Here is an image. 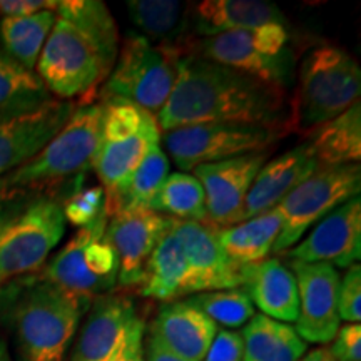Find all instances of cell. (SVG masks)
Wrapping results in <instances>:
<instances>
[{
    "mask_svg": "<svg viewBox=\"0 0 361 361\" xmlns=\"http://www.w3.org/2000/svg\"><path fill=\"white\" fill-rule=\"evenodd\" d=\"M360 164L319 168L276 206L283 218V228L271 252L291 250L324 216L351 197L360 196Z\"/></svg>",
    "mask_w": 361,
    "mask_h": 361,
    "instance_id": "9c48e42d",
    "label": "cell"
},
{
    "mask_svg": "<svg viewBox=\"0 0 361 361\" xmlns=\"http://www.w3.org/2000/svg\"><path fill=\"white\" fill-rule=\"evenodd\" d=\"M338 316L346 323L361 319V266L351 264L338 286Z\"/></svg>",
    "mask_w": 361,
    "mask_h": 361,
    "instance_id": "8d00e7d4",
    "label": "cell"
},
{
    "mask_svg": "<svg viewBox=\"0 0 361 361\" xmlns=\"http://www.w3.org/2000/svg\"><path fill=\"white\" fill-rule=\"evenodd\" d=\"M66 223L57 197L12 191L0 209V283L37 271L64 236Z\"/></svg>",
    "mask_w": 361,
    "mask_h": 361,
    "instance_id": "277c9868",
    "label": "cell"
},
{
    "mask_svg": "<svg viewBox=\"0 0 361 361\" xmlns=\"http://www.w3.org/2000/svg\"><path fill=\"white\" fill-rule=\"evenodd\" d=\"M245 284L251 303L263 316L279 323H296L300 314L298 284L293 271L279 259L268 258L258 264L245 266Z\"/></svg>",
    "mask_w": 361,
    "mask_h": 361,
    "instance_id": "44dd1931",
    "label": "cell"
},
{
    "mask_svg": "<svg viewBox=\"0 0 361 361\" xmlns=\"http://www.w3.org/2000/svg\"><path fill=\"white\" fill-rule=\"evenodd\" d=\"M318 169L319 162L310 142L300 144L269 162H264L247 192L245 221L274 209L293 189Z\"/></svg>",
    "mask_w": 361,
    "mask_h": 361,
    "instance_id": "d6986e66",
    "label": "cell"
},
{
    "mask_svg": "<svg viewBox=\"0 0 361 361\" xmlns=\"http://www.w3.org/2000/svg\"><path fill=\"white\" fill-rule=\"evenodd\" d=\"M126 8L133 24L147 40L173 47L176 40L186 34L191 11L186 4L178 0H129Z\"/></svg>",
    "mask_w": 361,
    "mask_h": 361,
    "instance_id": "f546056e",
    "label": "cell"
},
{
    "mask_svg": "<svg viewBox=\"0 0 361 361\" xmlns=\"http://www.w3.org/2000/svg\"><path fill=\"white\" fill-rule=\"evenodd\" d=\"M119 54V34L109 8L99 0L59 2L35 74L52 96L87 94L111 74Z\"/></svg>",
    "mask_w": 361,
    "mask_h": 361,
    "instance_id": "7a4b0ae2",
    "label": "cell"
},
{
    "mask_svg": "<svg viewBox=\"0 0 361 361\" xmlns=\"http://www.w3.org/2000/svg\"><path fill=\"white\" fill-rule=\"evenodd\" d=\"M251 37L255 47L258 49L261 54L269 57H276L288 49L286 44L290 35H288V30L284 24L269 22V24H264L258 27V29L251 30Z\"/></svg>",
    "mask_w": 361,
    "mask_h": 361,
    "instance_id": "74e56055",
    "label": "cell"
},
{
    "mask_svg": "<svg viewBox=\"0 0 361 361\" xmlns=\"http://www.w3.org/2000/svg\"><path fill=\"white\" fill-rule=\"evenodd\" d=\"M219 328L191 301L164 305L151 324L149 338L184 361H202Z\"/></svg>",
    "mask_w": 361,
    "mask_h": 361,
    "instance_id": "ac0fdd59",
    "label": "cell"
},
{
    "mask_svg": "<svg viewBox=\"0 0 361 361\" xmlns=\"http://www.w3.org/2000/svg\"><path fill=\"white\" fill-rule=\"evenodd\" d=\"M361 69L348 51L322 45L310 51L300 69V87L293 104V123L301 133H314L358 102Z\"/></svg>",
    "mask_w": 361,
    "mask_h": 361,
    "instance_id": "5b68a950",
    "label": "cell"
},
{
    "mask_svg": "<svg viewBox=\"0 0 361 361\" xmlns=\"http://www.w3.org/2000/svg\"><path fill=\"white\" fill-rule=\"evenodd\" d=\"M189 301L216 324L226 328L245 326L256 314L255 305L243 288L200 293Z\"/></svg>",
    "mask_w": 361,
    "mask_h": 361,
    "instance_id": "d6a6232c",
    "label": "cell"
},
{
    "mask_svg": "<svg viewBox=\"0 0 361 361\" xmlns=\"http://www.w3.org/2000/svg\"><path fill=\"white\" fill-rule=\"evenodd\" d=\"M173 231L186 255L194 293L243 288V268L226 256L218 228L200 221L173 219Z\"/></svg>",
    "mask_w": 361,
    "mask_h": 361,
    "instance_id": "9a60e30c",
    "label": "cell"
},
{
    "mask_svg": "<svg viewBox=\"0 0 361 361\" xmlns=\"http://www.w3.org/2000/svg\"><path fill=\"white\" fill-rule=\"evenodd\" d=\"M179 57L176 47H157L141 34H129L101 97L128 99L156 116L173 92Z\"/></svg>",
    "mask_w": 361,
    "mask_h": 361,
    "instance_id": "52a82bcc",
    "label": "cell"
},
{
    "mask_svg": "<svg viewBox=\"0 0 361 361\" xmlns=\"http://www.w3.org/2000/svg\"><path fill=\"white\" fill-rule=\"evenodd\" d=\"M286 94L216 62L192 56L179 57L173 92L156 114L159 129L168 130L207 123L283 126Z\"/></svg>",
    "mask_w": 361,
    "mask_h": 361,
    "instance_id": "6da1fadb",
    "label": "cell"
},
{
    "mask_svg": "<svg viewBox=\"0 0 361 361\" xmlns=\"http://www.w3.org/2000/svg\"><path fill=\"white\" fill-rule=\"evenodd\" d=\"M139 335H144V319L130 298L111 293L97 296L71 361H107Z\"/></svg>",
    "mask_w": 361,
    "mask_h": 361,
    "instance_id": "8fae6325",
    "label": "cell"
},
{
    "mask_svg": "<svg viewBox=\"0 0 361 361\" xmlns=\"http://www.w3.org/2000/svg\"><path fill=\"white\" fill-rule=\"evenodd\" d=\"M329 351L336 361H361L360 323H348L338 328Z\"/></svg>",
    "mask_w": 361,
    "mask_h": 361,
    "instance_id": "f35d334b",
    "label": "cell"
},
{
    "mask_svg": "<svg viewBox=\"0 0 361 361\" xmlns=\"http://www.w3.org/2000/svg\"><path fill=\"white\" fill-rule=\"evenodd\" d=\"M243 335L233 329H219L202 361H243Z\"/></svg>",
    "mask_w": 361,
    "mask_h": 361,
    "instance_id": "ab89813d",
    "label": "cell"
},
{
    "mask_svg": "<svg viewBox=\"0 0 361 361\" xmlns=\"http://www.w3.org/2000/svg\"><path fill=\"white\" fill-rule=\"evenodd\" d=\"M298 361H336V360L333 358L329 348L322 346V348H314L308 351V353H305Z\"/></svg>",
    "mask_w": 361,
    "mask_h": 361,
    "instance_id": "ee69618b",
    "label": "cell"
},
{
    "mask_svg": "<svg viewBox=\"0 0 361 361\" xmlns=\"http://www.w3.org/2000/svg\"><path fill=\"white\" fill-rule=\"evenodd\" d=\"M241 335L243 361H298L308 351L295 326L263 314H255Z\"/></svg>",
    "mask_w": 361,
    "mask_h": 361,
    "instance_id": "83f0119b",
    "label": "cell"
},
{
    "mask_svg": "<svg viewBox=\"0 0 361 361\" xmlns=\"http://www.w3.org/2000/svg\"><path fill=\"white\" fill-rule=\"evenodd\" d=\"M281 228L283 218L274 207L239 224L218 228V238L226 256L239 268H245L268 259Z\"/></svg>",
    "mask_w": 361,
    "mask_h": 361,
    "instance_id": "d4e9b609",
    "label": "cell"
},
{
    "mask_svg": "<svg viewBox=\"0 0 361 361\" xmlns=\"http://www.w3.org/2000/svg\"><path fill=\"white\" fill-rule=\"evenodd\" d=\"M56 11H42L30 17H6L0 20V44L8 57L34 71L45 40L51 34Z\"/></svg>",
    "mask_w": 361,
    "mask_h": 361,
    "instance_id": "f1b7e54d",
    "label": "cell"
},
{
    "mask_svg": "<svg viewBox=\"0 0 361 361\" xmlns=\"http://www.w3.org/2000/svg\"><path fill=\"white\" fill-rule=\"evenodd\" d=\"M169 176V159L161 144H154L144 156L141 164L130 174L128 183L119 194L106 204L109 216L126 211L147 209L149 202L159 191L166 178Z\"/></svg>",
    "mask_w": 361,
    "mask_h": 361,
    "instance_id": "4dcf8cb0",
    "label": "cell"
},
{
    "mask_svg": "<svg viewBox=\"0 0 361 361\" xmlns=\"http://www.w3.org/2000/svg\"><path fill=\"white\" fill-rule=\"evenodd\" d=\"M54 0H0V13L6 17H30L42 11H56Z\"/></svg>",
    "mask_w": 361,
    "mask_h": 361,
    "instance_id": "60d3db41",
    "label": "cell"
},
{
    "mask_svg": "<svg viewBox=\"0 0 361 361\" xmlns=\"http://www.w3.org/2000/svg\"><path fill=\"white\" fill-rule=\"evenodd\" d=\"M90 305L42 273H30L0 288V323L11 331L19 361H64Z\"/></svg>",
    "mask_w": 361,
    "mask_h": 361,
    "instance_id": "3957f363",
    "label": "cell"
},
{
    "mask_svg": "<svg viewBox=\"0 0 361 361\" xmlns=\"http://www.w3.org/2000/svg\"><path fill=\"white\" fill-rule=\"evenodd\" d=\"M84 261L92 276L112 284L117 283L119 259H117L116 250L112 247L109 239L106 238V234L89 241V245L84 250Z\"/></svg>",
    "mask_w": 361,
    "mask_h": 361,
    "instance_id": "d590c367",
    "label": "cell"
},
{
    "mask_svg": "<svg viewBox=\"0 0 361 361\" xmlns=\"http://www.w3.org/2000/svg\"><path fill=\"white\" fill-rule=\"evenodd\" d=\"M62 209H64L66 221L84 228L106 209V192L101 186L78 191L62 204Z\"/></svg>",
    "mask_w": 361,
    "mask_h": 361,
    "instance_id": "e575fe53",
    "label": "cell"
},
{
    "mask_svg": "<svg viewBox=\"0 0 361 361\" xmlns=\"http://www.w3.org/2000/svg\"><path fill=\"white\" fill-rule=\"evenodd\" d=\"M169 226L171 218L151 209L126 211L109 216L104 234L119 259L117 281L121 286H141L144 266Z\"/></svg>",
    "mask_w": 361,
    "mask_h": 361,
    "instance_id": "2e32d148",
    "label": "cell"
},
{
    "mask_svg": "<svg viewBox=\"0 0 361 361\" xmlns=\"http://www.w3.org/2000/svg\"><path fill=\"white\" fill-rule=\"evenodd\" d=\"M12 191H4V189H0V209H2V206L6 204V201L11 197Z\"/></svg>",
    "mask_w": 361,
    "mask_h": 361,
    "instance_id": "bcb514c9",
    "label": "cell"
},
{
    "mask_svg": "<svg viewBox=\"0 0 361 361\" xmlns=\"http://www.w3.org/2000/svg\"><path fill=\"white\" fill-rule=\"evenodd\" d=\"M51 102L54 97L42 79L0 51V121L34 114Z\"/></svg>",
    "mask_w": 361,
    "mask_h": 361,
    "instance_id": "484cf974",
    "label": "cell"
},
{
    "mask_svg": "<svg viewBox=\"0 0 361 361\" xmlns=\"http://www.w3.org/2000/svg\"><path fill=\"white\" fill-rule=\"evenodd\" d=\"M295 263L350 268L361 256V197L355 196L314 224L303 241L288 250Z\"/></svg>",
    "mask_w": 361,
    "mask_h": 361,
    "instance_id": "7c38bea8",
    "label": "cell"
},
{
    "mask_svg": "<svg viewBox=\"0 0 361 361\" xmlns=\"http://www.w3.org/2000/svg\"><path fill=\"white\" fill-rule=\"evenodd\" d=\"M310 146L319 168L360 164L361 159V104H353L335 119L319 126Z\"/></svg>",
    "mask_w": 361,
    "mask_h": 361,
    "instance_id": "4316f807",
    "label": "cell"
},
{
    "mask_svg": "<svg viewBox=\"0 0 361 361\" xmlns=\"http://www.w3.org/2000/svg\"><path fill=\"white\" fill-rule=\"evenodd\" d=\"M144 361H184L178 358V356L171 355L169 351L161 348L156 341H152L151 338L147 340V350L144 355Z\"/></svg>",
    "mask_w": 361,
    "mask_h": 361,
    "instance_id": "7bdbcfd3",
    "label": "cell"
},
{
    "mask_svg": "<svg viewBox=\"0 0 361 361\" xmlns=\"http://www.w3.org/2000/svg\"><path fill=\"white\" fill-rule=\"evenodd\" d=\"M268 156V151L255 152L192 169L204 189L207 223L221 229L245 221L247 192Z\"/></svg>",
    "mask_w": 361,
    "mask_h": 361,
    "instance_id": "30bf717a",
    "label": "cell"
},
{
    "mask_svg": "<svg viewBox=\"0 0 361 361\" xmlns=\"http://www.w3.org/2000/svg\"><path fill=\"white\" fill-rule=\"evenodd\" d=\"M189 13V25L200 37L229 30H255L269 22L286 24L281 8L264 0H204Z\"/></svg>",
    "mask_w": 361,
    "mask_h": 361,
    "instance_id": "603a6c76",
    "label": "cell"
},
{
    "mask_svg": "<svg viewBox=\"0 0 361 361\" xmlns=\"http://www.w3.org/2000/svg\"><path fill=\"white\" fill-rule=\"evenodd\" d=\"M191 51L192 56L243 72L273 87L284 90L293 82L295 57L291 49L276 57L264 56L252 44L251 30H229L211 37H200L191 42Z\"/></svg>",
    "mask_w": 361,
    "mask_h": 361,
    "instance_id": "5bb4252c",
    "label": "cell"
},
{
    "mask_svg": "<svg viewBox=\"0 0 361 361\" xmlns=\"http://www.w3.org/2000/svg\"><path fill=\"white\" fill-rule=\"evenodd\" d=\"M144 335L134 336L133 340L128 341V345L117 353L114 358L107 361H144Z\"/></svg>",
    "mask_w": 361,
    "mask_h": 361,
    "instance_id": "b9f144b4",
    "label": "cell"
},
{
    "mask_svg": "<svg viewBox=\"0 0 361 361\" xmlns=\"http://www.w3.org/2000/svg\"><path fill=\"white\" fill-rule=\"evenodd\" d=\"M159 142L161 129L156 123V116L152 114L146 116L141 130L133 137L116 142H99L90 166L101 179L106 204H109L124 188L149 149Z\"/></svg>",
    "mask_w": 361,
    "mask_h": 361,
    "instance_id": "7402d4cb",
    "label": "cell"
},
{
    "mask_svg": "<svg viewBox=\"0 0 361 361\" xmlns=\"http://www.w3.org/2000/svg\"><path fill=\"white\" fill-rule=\"evenodd\" d=\"M75 106L54 101L34 114L0 121V178L29 162L64 128Z\"/></svg>",
    "mask_w": 361,
    "mask_h": 361,
    "instance_id": "e0dca14e",
    "label": "cell"
},
{
    "mask_svg": "<svg viewBox=\"0 0 361 361\" xmlns=\"http://www.w3.org/2000/svg\"><path fill=\"white\" fill-rule=\"evenodd\" d=\"M147 209L173 219L207 223L204 189L192 174L180 171L166 178Z\"/></svg>",
    "mask_w": 361,
    "mask_h": 361,
    "instance_id": "1f68e13d",
    "label": "cell"
},
{
    "mask_svg": "<svg viewBox=\"0 0 361 361\" xmlns=\"http://www.w3.org/2000/svg\"><path fill=\"white\" fill-rule=\"evenodd\" d=\"M293 274L298 284L300 314L295 331L306 343L326 345L333 341L338 328V286L340 273L335 266L324 263H295Z\"/></svg>",
    "mask_w": 361,
    "mask_h": 361,
    "instance_id": "4fadbf2b",
    "label": "cell"
},
{
    "mask_svg": "<svg viewBox=\"0 0 361 361\" xmlns=\"http://www.w3.org/2000/svg\"><path fill=\"white\" fill-rule=\"evenodd\" d=\"M286 133L290 129L283 126L207 123L168 130L162 135V142L183 173L201 164L266 152Z\"/></svg>",
    "mask_w": 361,
    "mask_h": 361,
    "instance_id": "ba28073f",
    "label": "cell"
},
{
    "mask_svg": "<svg viewBox=\"0 0 361 361\" xmlns=\"http://www.w3.org/2000/svg\"><path fill=\"white\" fill-rule=\"evenodd\" d=\"M0 361H12L11 355H8L7 345L4 343V340H0Z\"/></svg>",
    "mask_w": 361,
    "mask_h": 361,
    "instance_id": "f6af8a7d",
    "label": "cell"
},
{
    "mask_svg": "<svg viewBox=\"0 0 361 361\" xmlns=\"http://www.w3.org/2000/svg\"><path fill=\"white\" fill-rule=\"evenodd\" d=\"M101 102L75 107L64 128L37 156L0 178V189H32L82 174L101 142Z\"/></svg>",
    "mask_w": 361,
    "mask_h": 361,
    "instance_id": "8992f818",
    "label": "cell"
},
{
    "mask_svg": "<svg viewBox=\"0 0 361 361\" xmlns=\"http://www.w3.org/2000/svg\"><path fill=\"white\" fill-rule=\"evenodd\" d=\"M139 293L159 301H174L192 291V279L183 246L173 231V218L144 266Z\"/></svg>",
    "mask_w": 361,
    "mask_h": 361,
    "instance_id": "cb8c5ba5",
    "label": "cell"
},
{
    "mask_svg": "<svg viewBox=\"0 0 361 361\" xmlns=\"http://www.w3.org/2000/svg\"><path fill=\"white\" fill-rule=\"evenodd\" d=\"M101 142H116L133 137L141 130L151 112L121 97H101Z\"/></svg>",
    "mask_w": 361,
    "mask_h": 361,
    "instance_id": "836d02e7",
    "label": "cell"
},
{
    "mask_svg": "<svg viewBox=\"0 0 361 361\" xmlns=\"http://www.w3.org/2000/svg\"><path fill=\"white\" fill-rule=\"evenodd\" d=\"M107 221H109V214L104 209L96 219L80 228L78 234L49 261V264L42 271V276L57 284L62 290L69 291L72 295L89 298V300H96L97 296L112 291L116 284L92 276L84 261L85 246L94 238L104 236Z\"/></svg>",
    "mask_w": 361,
    "mask_h": 361,
    "instance_id": "ffe728a7",
    "label": "cell"
}]
</instances>
